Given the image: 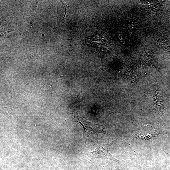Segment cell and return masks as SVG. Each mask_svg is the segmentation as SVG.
I'll return each mask as SVG.
<instances>
[{"label": "cell", "mask_w": 170, "mask_h": 170, "mask_svg": "<svg viewBox=\"0 0 170 170\" xmlns=\"http://www.w3.org/2000/svg\"><path fill=\"white\" fill-rule=\"evenodd\" d=\"M73 114L74 115L73 118L75 121L79 123L83 127V138H87L91 134L105 133V130L100 125L85 120L79 116L75 111H73Z\"/></svg>", "instance_id": "cell-1"}, {"label": "cell", "mask_w": 170, "mask_h": 170, "mask_svg": "<svg viewBox=\"0 0 170 170\" xmlns=\"http://www.w3.org/2000/svg\"><path fill=\"white\" fill-rule=\"evenodd\" d=\"M115 141L103 143L93 151L87 153L88 160L92 161L96 158H100L112 160L119 163L120 161L113 157L110 152V147Z\"/></svg>", "instance_id": "cell-2"}, {"label": "cell", "mask_w": 170, "mask_h": 170, "mask_svg": "<svg viewBox=\"0 0 170 170\" xmlns=\"http://www.w3.org/2000/svg\"><path fill=\"white\" fill-rule=\"evenodd\" d=\"M167 133L159 128L150 124L143 125L138 131L136 138L146 140L155 137L156 135L162 133Z\"/></svg>", "instance_id": "cell-3"}, {"label": "cell", "mask_w": 170, "mask_h": 170, "mask_svg": "<svg viewBox=\"0 0 170 170\" xmlns=\"http://www.w3.org/2000/svg\"><path fill=\"white\" fill-rule=\"evenodd\" d=\"M153 97L154 104L156 110L158 112H162L164 109V104L162 97L156 91L154 93Z\"/></svg>", "instance_id": "cell-4"}, {"label": "cell", "mask_w": 170, "mask_h": 170, "mask_svg": "<svg viewBox=\"0 0 170 170\" xmlns=\"http://www.w3.org/2000/svg\"><path fill=\"white\" fill-rule=\"evenodd\" d=\"M13 31L14 30H12L11 28L8 29V27L7 29L5 30V29H4L3 31L1 32H0L1 38L3 39L5 38L6 37L7 34L9 32Z\"/></svg>", "instance_id": "cell-5"}, {"label": "cell", "mask_w": 170, "mask_h": 170, "mask_svg": "<svg viewBox=\"0 0 170 170\" xmlns=\"http://www.w3.org/2000/svg\"><path fill=\"white\" fill-rule=\"evenodd\" d=\"M61 3H63V5H64V7L65 8V14L64 16V17L63 18V19L60 21V22L62 20H64V18L65 17V16L66 15V14L67 13V6H67L65 4H64V3H63L61 1Z\"/></svg>", "instance_id": "cell-6"}, {"label": "cell", "mask_w": 170, "mask_h": 170, "mask_svg": "<svg viewBox=\"0 0 170 170\" xmlns=\"http://www.w3.org/2000/svg\"><path fill=\"white\" fill-rule=\"evenodd\" d=\"M101 170H108L107 169H106V168H105L104 166V165H103V167L101 169Z\"/></svg>", "instance_id": "cell-7"}, {"label": "cell", "mask_w": 170, "mask_h": 170, "mask_svg": "<svg viewBox=\"0 0 170 170\" xmlns=\"http://www.w3.org/2000/svg\"><path fill=\"white\" fill-rule=\"evenodd\" d=\"M140 170H144V169H140Z\"/></svg>", "instance_id": "cell-8"}]
</instances>
